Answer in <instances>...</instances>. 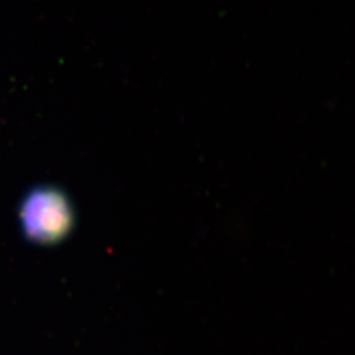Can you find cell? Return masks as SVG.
<instances>
[{"instance_id":"1","label":"cell","mask_w":355,"mask_h":355,"mask_svg":"<svg viewBox=\"0 0 355 355\" xmlns=\"http://www.w3.org/2000/svg\"><path fill=\"white\" fill-rule=\"evenodd\" d=\"M19 220L29 241L54 245L64 241L76 224L73 204L64 191L40 186L29 191L20 204Z\"/></svg>"}]
</instances>
